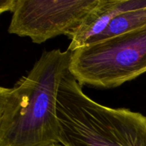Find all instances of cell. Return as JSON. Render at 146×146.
I'll return each instance as SVG.
<instances>
[{
  "label": "cell",
  "instance_id": "8",
  "mask_svg": "<svg viewBox=\"0 0 146 146\" xmlns=\"http://www.w3.org/2000/svg\"><path fill=\"white\" fill-rule=\"evenodd\" d=\"M51 146H64V145H62V144H61V143H56V144H54V145H52Z\"/></svg>",
  "mask_w": 146,
  "mask_h": 146
},
{
  "label": "cell",
  "instance_id": "4",
  "mask_svg": "<svg viewBox=\"0 0 146 146\" xmlns=\"http://www.w3.org/2000/svg\"><path fill=\"white\" fill-rule=\"evenodd\" d=\"M99 0H18L9 33L42 44L59 35L71 36Z\"/></svg>",
  "mask_w": 146,
  "mask_h": 146
},
{
  "label": "cell",
  "instance_id": "3",
  "mask_svg": "<svg viewBox=\"0 0 146 146\" xmlns=\"http://www.w3.org/2000/svg\"><path fill=\"white\" fill-rule=\"evenodd\" d=\"M70 73L81 86L111 88L146 72V27L72 52Z\"/></svg>",
  "mask_w": 146,
  "mask_h": 146
},
{
  "label": "cell",
  "instance_id": "1",
  "mask_svg": "<svg viewBox=\"0 0 146 146\" xmlns=\"http://www.w3.org/2000/svg\"><path fill=\"white\" fill-rule=\"evenodd\" d=\"M71 55L68 49L44 51L14 86L0 87V146L60 143L57 98Z\"/></svg>",
  "mask_w": 146,
  "mask_h": 146
},
{
  "label": "cell",
  "instance_id": "7",
  "mask_svg": "<svg viewBox=\"0 0 146 146\" xmlns=\"http://www.w3.org/2000/svg\"><path fill=\"white\" fill-rule=\"evenodd\" d=\"M18 0H1L0 1V13L10 11L14 12L17 6Z\"/></svg>",
  "mask_w": 146,
  "mask_h": 146
},
{
  "label": "cell",
  "instance_id": "6",
  "mask_svg": "<svg viewBox=\"0 0 146 146\" xmlns=\"http://www.w3.org/2000/svg\"><path fill=\"white\" fill-rule=\"evenodd\" d=\"M145 27L146 7L139 9L127 11L117 16L104 32L91 38L86 44L98 42L120 35L123 33L139 29Z\"/></svg>",
  "mask_w": 146,
  "mask_h": 146
},
{
  "label": "cell",
  "instance_id": "2",
  "mask_svg": "<svg viewBox=\"0 0 146 146\" xmlns=\"http://www.w3.org/2000/svg\"><path fill=\"white\" fill-rule=\"evenodd\" d=\"M57 116L64 146H146V117L96 102L71 73L58 88Z\"/></svg>",
  "mask_w": 146,
  "mask_h": 146
},
{
  "label": "cell",
  "instance_id": "5",
  "mask_svg": "<svg viewBox=\"0 0 146 146\" xmlns=\"http://www.w3.org/2000/svg\"><path fill=\"white\" fill-rule=\"evenodd\" d=\"M146 7V0H99L71 35L68 51L85 46L91 38L105 31L117 16Z\"/></svg>",
  "mask_w": 146,
  "mask_h": 146
}]
</instances>
